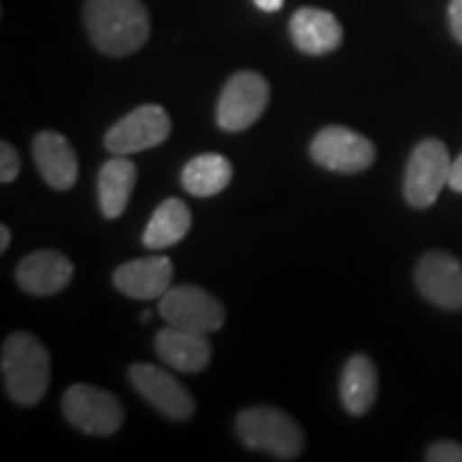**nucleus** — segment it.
<instances>
[{"instance_id": "1", "label": "nucleus", "mask_w": 462, "mask_h": 462, "mask_svg": "<svg viewBox=\"0 0 462 462\" xmlns=\"http://www.w3.org/2000/svg\"><path fill=\"white\" fill-rule=\"evenodd\" d=\"M90 42L107 56H129L148 42L150 20L140 0H86Z\"/></svg>"}, {"instance_id": "2", "label": "nucleus", "mask_w": 462, "mask_h": 462, "mask_svg": "<svg viewBox=\"0 0 462 462\" xmlns=\"http://www.w3.org/2000/svg\"><path fill=\"white\" fill-rule=\"evenodd\" d=\"M5 390L17 404H37L50 385V354L39 338L28 332H15L5 340L3 356Z\"/></svg>"}, {"instance_id": "3", "label": "nucleus", "mask_w": 462, "mask_h": 462, "mask_svg": "<svg viewBox=\"0 0 462 462\" xmlns=\"http://www.w3.org/2000/svg\"><path fill=\"white\" fill-rule=\"evenodd\" d=\"M236 432L246 448L274 458L293 460L302 454L304 437L291 415L274 407H251L236 418Z\"/></svg>"}, {"instance_id": "4", "label": "nucleus", "mask_w": 462, "mask_h": 462, "mask_svg": "<svg viewBox=\"0 0 462 462\" xmlns=\"http://www.w3.org/2000/svg\"><path fill=\"white\" fill-rule=\"evenodd\" d=\"M159 315L167 326L182 330L212 334L225 323V309L206 289L195 285L170 287L159 298Z\"/></svg>"}, {"instance_id": "5", "label": "nucleus", "mask_w": 462, "mask_h": 462, "mask_svg": "<svg viewBox=\"0 0 462 462\" xmlns=\"http://www.w3.org/2000/svg\"><path fill=\"white\" fill-rule=\"evenodd\" d=\"M62 413L75 429L97 437L114 435L125 420L118 398L88 383H75L65 392Z\"/></svg>"}, {"instance_id": "6", "label": "nucleus", "mask_w": 462, "mask_h": 462, "mask_svg": "<svg viewBox=\"0 0 462 462\" xmlns=\"http://www.w3.org/2000/svg\"><path fill=\"white\" fill-rule=\"evenodd\" d=\"M452 159L446 143L439 140L420 142L409 157L404 171V199L413 208H429L449 182Z\"/></svg>"}, {"instance_id": "7", "label": "nucleus", "mask_w": 462, "mask_h": 462, "mask_svg": "<svg viewBox=\"0 0 462 462\" xmlns=\"http://www.w3.org/2000/svg\"><path fill=\"white\" fill-rule=\"evenodd\" d=\"M270 101V86L255 71L231 75L217 106V123L223 131L238 133L255 125Z\"/></svg>"}, {"instance_id": "8", "label": "nucleus", "mask_w": 462, "mask_h": 462, "mask_svg": "<svg viewBox=\"0 0 462 462\" xmlns=\"http://www.w3.org/2000/svg\"><path fill=\"white\" fill-rule=\"evenodd\" d=\"M171 131V120L161 106H140L120 118L106 135V148L118 157L161 146Z\"/></svg>"}, {"instance_id": "9", "label": "nucleus", "mask_w": 462, "mask_h": 462, "mask_svg": "<svg viewBox=\"0 0 462 462\" xmlns=\"http://www.w3.org/2000/svg\"><path fill=\"white\" fill-rule=\"evenodd\" d=\"M310 157L317 165L338 173H357L373 165L374 143L346 126H326L310 143Z\"/></svg>"}, {"instance_id": "10", "label": "nucleus", "mask_w": 462, "mask_h": 462, "mask_svg": "<svg viewBox=\"0 0 462 462\" xmlns=\"http://www.w3.org/2000/svg\"><path fill=\"white\" fill-rule=\"evenodd\" d=\"M129 377L133 388L140 392L143 401H148L157 411L167 415L170 420L184 421L193 415V396L165 368L154 366V364H133Z\"/></svg>"}, {"instance_id": "11", "label": "nucleus", "mask_w": 462, "mask_h": 462, "mask_svg": "<svg viewBox=\"0 0 462 462\" xmlns=\"http://www.w3.org/2000/svg\"><path fill=\"white\" fill-rule=\"evenodd\" d=\"M420 293L448 310L462 309V263L448 253H429L415 270Z\"/></svg>"}, {"instance_id": "12", "label": "nucleus", "mask_w": 462, "mask_h": 462, "mask_svg": "<svg viewBox=\"0 0 462 462\" xmlns=\"http://www.w3.org/2000/svg\"><path fill=\"white\" fill-rule=\"evenodd\" d=\"M173 263L170 257H142L123 263L114 273V285L135 300H159L171 287Z\"/></svg>"}, {"instance_id": "13", "label": "nucleus", "mask_w": 462, "mask_h": 462, "mask_svg": "<svg viewBox=\"0 0 462 462\" xmlns=\"http://www.w3.org/2000/svg\"><path fill=\"white\" fill-rule=\"evenodd\" d=\"M15 279L32 296H54L73 279V262L58 251H37L17 265Z\"/></svg>"}, {"instance_id": "14", "label": "nucleus", "mask_w": 462, "mask_h": 462, "mask_svg": "<svg viewBox=\"0 0 462 462\" xmlns=\"http://www.w3.org/2000/svg\"><path fill=\"white\" fill-rule=\"evenodd\" d=\"M154 349L165 366L178 373L204 371L212 357V345L206 334L167 326L154 338Z\"/></svg>"}, {"instance_id": "15", "label": "nucleus", "mask_w": 462, "mask_h": 462, "mask_svg": "<svg viewBox=\"0 0 462 462\" xmlns=\"http://www.w3.org/2000/svg\"><path fill=\"white\" fill-rule=\"evenodd\" d=\"M289 32L296 48L309 56L330 54L343 42V28L326 9H298L289 22Z\"/></svg>"}, {"instance_id": "16", "label": "nucleus", "mask_w": 462, "mask_h": 462, "mask_svg": "<svg viewBox=\"0 0 462 462\" xmlns=\"http://www.w3.org/2000/svg\"><path fill=\"white\" fill-rule=\"evenodd\" d=\"M32 157L43 180L56 190L71 189L78 180V157L65 135L43 131L34 137Z\"/></svg>"}, {"instance_id": "17", "label": "nucleus", "mask_w": 462, "mask_h": 462, "mask_svg": "<svg viewBox=\"0 0 462 462\" xmlns=\"http://www.w3.org/2000/svg\"><path fill=\"white\" fill-rule=\"evenodd\" d=\"M377 398V368L371 357H349L340 374V401L351 415H364Z\"/></svg>"}, {"instance_id": "18", "label": "nucleus", "mask_w": 462, "mask_h": 462, "mask_svg": "<svg viewBox=\"0 0 462 462\" xmlns=\"http://www.w3.org/2000/svg\"><path fill=\"white\" fill-rule=\"evenodd\" d=\"M137 180V167L126 157L109 159L99 171V206L106 218H118L129 206L133 187Z\"/></svg>"}, {"instance_id": "19", "label": "nucleus", "mask_w": 462, "mask_h": 462, "mask_svg": "<svg viewBox=\"0 0 462 462\" xmlns=\"http://www.w3.org/2000/svg\"><path fill=\"white\" fill-rule=\"evenodd\" d=\"M190 229V210L182 199L170 198L161 204L150 217V223L143 231V245L152 251L170 248L187 238Z\"/></svg>"}, {"instance_id": "20", "label": "nucleus", "mask_w": 462, "mask_h": 462, "mask_svg": "<svg viewBox=\"0 0 462 462\" xmlns=\"http://www.w3.org/2000/svg\"><path fill=\"white\" fill-rule=\"evenodd\" d=\"M234 167L223 154L206 152L190 159L182 170V187L195 198H212L227 189Z\"/></svg>"}, {"instance_id": "21", "label": "nucleus", "mask_w": 462, "mask_h": 462, "mask_svg": "<svg viewBox=\"0 0 462 462\" xmlns=\"http://www.w3.org/2000/svg\"><path fill=\"white\" fill-rule=\"evenodd\" d=\"M20 170L22 159L17 154V150L7 142L0 143V182H14L20 176Z\"/></svg>"}, {"instance_id": "22", "label": "nucleus", "mask_w": 462, "mask_h": 462, "mask_svg": "<svg viewBox=\"0 0 462 462\" xmlns=\"http://www.w3.org/2000/svg\"><path fill=\"white\" fill-rule=\"evenodd\" d=\"M426 460L430 462H462V446L454 441H439L429 448Z\"/></svg>"}, {"instance_id": "23", "label": "nucleus", "mask_w": 462, "mask_h": 462, "mask_svg": "<svg viewBox=\"0 0 462 462\" xmlns=\"http://www.w3.org/2000/svg\"><path fill=\"white\" fill-rule=\"evenodd\" d=\"M449 31H452L454 39L462 43V0H452L449 3Z\"/></svg>"}, {"instance_id": "24", "label": "nucleus", "mask_w": 462, "mask_h": 462, "mask_svg": "<svg viewBox=\"0 0 462 462\" xmlns=\"http://www.w3.org/2000/svg\"><path fill=\"white\" fill-rule=\"evenodd\" d=\"M449 189L456 193H462V154L456 161H452V171H449Z\"/></svg>"}, {"instance_id": "25", "label": "nucleus", "mask_w": 462, "mask_h": 462, "mask_svg": "<svg viewBox=\"0 0 462 462\" xmlns=\"http://www.w3.org/2000/svg\"><path fill=\"white\" fill-rule=\"evenodd\" d=\"M282 3L285 0H255V5L265 14H274V11H279L282 7Z\"/></svg>"}, {"instance_id": "26", "label": "nucleus", "mask_w": 462, "mask_h": 462, "mask_svg": "<svg viewBox=\"0 0 462 462\" xmlns=\"http://www.w3.org/2000/svg\"><path fill=\"white\" fill-rule=\"evenodd\" d=\"M9 242H11V231L7 225H3V227H0V253L7 251Z\"/></svg>"}, {"instance_id": "27", "label": "nucleus", "mask_w": 462, "mask_h": 462, "mask_svg": "<svg viewBox=\"0 0 462 462\" xmlns=\"http://www.w3.org/2000/svg\"><path fill=\"white\" fill-rule=\"evenodd\" d=\"M150 317H152V313H150V310H146V313H142V321H143V323H148V321H150Z\"/></svg>"}]
</instances>
